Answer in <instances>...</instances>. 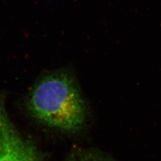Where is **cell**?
<instances>
[{
  "label": "cell",
  "instance_id": "6da1fadb",
  "mask_svg": "<svg viewBox=\"0 0 161 161\" xmlns=\"http://www.w3.org/2000/svg\"><path fill=\"white\" fill-rule=\"evenodd\" d=\"M33 116L50 127L67 132L82 128L86 106L76 82L67 73L44 77L35 85L28 101Z\"/></svg>",
  "mask_w": 161,
  "mask_h": 161
},
{
  "label": "cell",
  "instance_id": "7a4b0ae2",
  "mask_svg": "<svg viewBox=\"0 0 161 161\" xmlns=\"http://www.w3.org/2000/svg\"><path fill=\"white\" fill-rule=\"evenodd\" d=\"M0 161H43L36 148L22 136L9 118L1 94Z\"/></svg>",
  "mask_w": 161,
  "mask_h": 161
},
{
  "label": "cell",
  "instance_id": "3957f363",
  "mask_svg": "<svg viewBox=\"0 0 161 161\" xmlns=\"http://www.w3.org/2000/svg\"><path fill=\"white\" fill-rule=\"evenodd\" d=\"M76 161H114L108 156L103 154H91L86 157L79 158Z\"/></svg>",
  "mask_w": 161,
  "mask_h": 161
}]
</instances>
